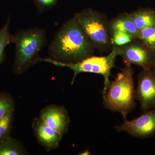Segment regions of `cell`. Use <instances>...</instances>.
<instances>
[{
    "instance_id": "obj_20",
    "label": "cell",
    "mask_w": 155,
    "mask_h": 155,
    "mask_svg": "<svg viewBox=\"0 0 155 155\" xmlns=\"http://www.w3.org/2000/svg\"><path fill=\"white\" fill-rule=\"evenodd\" d=\"M91 154V152L88 149L85 150L83 152L79 153L78 155H89Z\"/></svg>"
},
{
    "instance_id": "obj_4",
    "label": "cell",
    "mask_w": 155,
    "mask_h": 155,
    "mask_svg": "<svg viewBox=\"0 0 155 155\" xmlns=\"http://www.w3.org/2000/svg\"><path fill=\"white\" fill-rule=\"evenodd\" d=\"M120 47L113 45V49L108 55L103 57H89L77 63L65 64L52 60L50 58H41L39 57L36 63L45 62L59 67H67L73 71L74 75L71 84L74 83L77 75L83 72H89L102 75L104 78V89L102 97L105 95L107 91L111 81L110 77L112 69L115 65L116 57L119 55Z\"/></svg>"
},
{
    "instance_id": "obj_8",
    "label": "cell",
    "mask_w": 155,
    "mask_h": 155,
    "mask_svg": "<svg viewBox=\"0 0 155 155\" xmlns=\"http://www.w3.org/2000/svg\"><path fill=\"white\" fill-rule=\"evenodd\" d=\"M136 99L143 112L155 107V70L143 69L138 76Z\"/></svg>"
},
{
    "instance_id": "obj_9",
    "label": "cell",
    "mask_w": 155,
    "mask_h": 155,
    "mask_svg": "<svg viewBox=\"0 0 155 155\" xmlns=\"http://www.w3.org/2000/svg\"><path fill=\"white\" fill-rule=\"evenodd\" d=\"M39 118L62 136H64L69 130L70 117L64 106L48 105L41 111Z\"/></svg>"
},
{
    "instance_id": "obj_1",
    "label": "cell",
    "mask_w": 155,
    "mask_h": 155,
    "mask_svg": "<svg viewBox=\"0 0 155 155\" xmlns=\"http://www.w3.org/2000/svg\"><path fill=\"white\" fill-rule=\"evenodd\" d=\"M94 47L74 17L56 33L48 47L49 58L65 64L77 63L90 57Z\"/></svg>"
},
{
    "instance_id": "obj_21",
    "label": "cell",
    "mask_w": 155,
    "mask_h": 155,
    "mask_svg": "<svg viewBox=\"0 0 155 155\" xmlns=\"http://www.w3.org/2000/svg\"><path fill=\"white\" fill-rule=\"evenodd\" d=\"M152 69H153L154 70H155V57L154 58V60L153 64Z\"/></svg>"
},
{
    "instance_id": "obj_18",
    "label": "cell",
    "mask_w": 155,
    "mask_h": 155,
    "mask_svg": "<svg viewBox=\"0 0 155 155\" xmlns=\"http://www.w3.org/2000/svg\"><path fill=\"white\" fill-rule=\"evenodd\" d=\"M111 42L113 45L118 46L124 45L131 42L134 40L127 34L120 31H116L111 33Z\"/></svg>"
},
{
    "instance_id": "obj_16",
    "label": "cell",
    "mask_w": 155,
    "mask_h": 155,
    "mask_svg": "<svg viewBox=\"0 0 155 155\" xmlns=\"http://www.w3.org/2000/svg\"><path fill=\"white\" fill-rule=\"evenodd\" d=\"M14 112L11 111L0 119V142L10 136Z\"/></svg>"
},
{
    "instance_id": "obj_7",
    "label": "cell",
    "mask_w": 155,
    "mask_h": 155,
    "mask_svg": "<svg viewBox=\"0 0 155 155\" xmlns=\"http://www.w3.org/2000/svg\"><path fill=\"white\" fill-rule=\"evenodd\" d=\"M119 47V55L125 65L134 64L143 69H152L155 54L143 43L132 41Z\"/></svg>"
},
{
    "instance_id": "obj_19",
    "label": "cell",
    "mask_w": 155,
    "mask_h": 155,
    "mask_svg": "<svg viewBox=\"0 0 155 155\" xmlns=\"http://www.w3.org/2000/svg\"><path fill=\"white\" fill-rule=\"evenodd\" d=\"M59 0H34L38 12L41 14L56 5Z\"/></svg>"
},
{
    "instance_id": "obj_17",
    "label": "cell",
    "mask_w": 155,
    "mask_h": 155,
    "mask_svg": "<svg viewBox=\"0 0 155 155\" xmlns=\"http://www.w3.org/2000/svg\"><path fill=\"white\" fill-rule=\"evenodd\" d=\"M15 110V103L10 95L0 93V119Z\"/></svg>"
},
{
    "instance_id": "obj_15",
    "label": "cell",
    "mask_w": 155,
    "mask_h": 155,
    "mask_svg": "<svg viewBox=\"0 0 155 155\" xmlns=\"http://www.w3.org/2000/svg\"><path fill=\"white\" fill-rule=\"evenodd\" d=\"M138 39L155 54V26L139 31Z\"/></svg>"
},
{
    "instance_id": "obj_14",
    "label": "cell",
    "mask_w": 155,
    "mask_h": 155,
    "mask_svg": "<svg viewBox=\"0 0 155 155\" xmlns=\"http://www.w3.org/2000/svg\"><path fill=\"white\" fill-rule=\"evenodd\" d=\"M11 22L10 17L8 18L5 24L0 29V65L5 60V49L8 45L13 43L14 36L9 31V25Z\"/></svg>"
},
{
    "instance_id": "obj_12",
    "label": "cell",
    "mask_w": 155,
    "mask_h": 155,
    "mask_svg": "<svg viewBox=\"0 0 155 155\" xmlns=\"http://www.w3.org/2000/svg\"><path fill=\"white\" fill-rule=\"evenodd\" d=\"M134 22L139 31L155 26V11L142 9L130 14Z\"/></svg>"
},
{
    "instance_id": "obj_3",
    "label": "cell",
    "mask_w": 155,
    "mask_h": 155,
    "mask_svg": "<svg viewBox=\"0 0 155 155\" xmlns=\"http://www.w3.org/2000/svg\"><path fill=\"white\" fill-rule=\"evenodd\" d=\"M13 36L16 46L13 72L19 75L36 64L39 53L45 46L47 39L45 30L38 27L19 31Z\"/></svg>"
},
{
    "instance_id": "obj_11",
    "label": "cell",
    "mask_w": 155,
    "mask_h": 155,
    "mask_svg": "<svg viewBox=\"0 0 155 155\" xmlns=\"http://www.w3.org/2000/svg\"><path fill=\"white\" fill-rule=\"evenodd\" d=\"M110 33L120 31L129 35L134 40L138 39L139 31L137 28L130 14H124L113 19L109 24Z\"/></svg>"
},
{
    "instance_id": "obj_6",
    "label": "cell",
    "mask_w": 155,
    "mask_h": 155,
    "mask_svg": "<svg viewBox=\"0 0 155 155\" xmlns=\"http://www.w3.org/2000/svg\"><path fill=\"white\" fill-rule=\"evenodd\" d=\"M115 128L118 132H126L137 138L155 137V107L133 120H124Z\"/></svg>"
},
{
    "instance_id": "obj_2",
    "label": "cell",
    "mask_w": 155,
    "mask_h": 155,
    "mask_svg": "<svg viewBox=\"0 0 155 155\" xmlns=\"http://www.w3.org/2000/svg\"><path fill=\"white\" fill-rule=\"evenodd\" d=\"M131 65L126 67L116 75L103 96V103L107 110L121 114L123 119L135 108V84Z\"/></svg>"
},
{
    "instance_id": "obj_10",
    "label": "cell",
    "mask_w": 155,
    "mask_h": 155,
    "mask_svg": "<svg viewBox=\"0 0 155 155\" xmlns=\"http://www.w3.org/2000/svg\"><path fill=\"white\" fill-rule=\"evenodd\" d=\"M32 127L38 142L48 152L59 147L63 137L48 126L40 118L34 119Z\"/></svg>"
},
{
    "instance_id": "obj_5",
    "label": "cell",
    "mask_w": 155,
    "mask_h": 155,
    "mask_svg": "<svg viewBox=\"0 0 155 155\" xmlns=\"http://www.w3.org/2000/svg\"><path fill=\"white\" fill-rule=\"evenodd\" d=\"M87 36L95 47L104 48L111 42L109 24L100 13L87 9L74 16Z\"/></svg>"
},
{
    "instance_id": "obj_13",
    "label": "cell",
    "mask_w": 155,
    "mask_h": 155,
    "mask_svg": "<svg viewBox=\"0 0 155 155\" xmlns=\"http://www.w3.org/2000/svg\"><path fill=\"white\" fill-rule=\"evenodd\" d=\"M28 154V153L22 143L11 136L0 142V155Z\"/></svg>"
}]
</instances>
